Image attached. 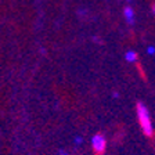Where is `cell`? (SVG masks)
Masks as SVG:
<instances>
[{
    "label": "cell",
    "mask_w": 155,
    "mask_h": 155,
    "mask_svg": "<svg viewBox=\"0 0 155 155\" xmlns=\"http://www.w3.org/2000/svg\"><path fill=\"white\" fill-rule=\"evenodd\" d=\"M136 111H137V118H139L140 126H141L144 134L147 136H152V123H151V118H150V112L147 110V107L143 103H137L136 105Z\"/></svg>",
    "instance_id": "cell-1"
},
{
    "label": "cell",
    "mask_w": 155,
    "mask_h": 155,
    "mask_svg": "<svg viewBox=\"0 0 155 155\" xmlns=\"http://www.w3.org/2000/svg\"><path fill=\"white\" fill-rule=\"evenodd\" d=\"M91 145H93V150L97 155L104 154V151H105V139H104V136L94 134L93 139H91Z\"/></svg>",
    "instance_id": "cell-2"
},
{
    "label": "cell",
    "mask_w": 155,
    "mask_h": 155,
    "mask_svg": "<svg viewBox=\"0 0 155 155\" xmlns=\"http://www.w3.org/2000/svg\"><path fill=\"white\" fill-rule=\"evenodd\" d=\"M123 15H125V18L129 25L134 24V11H133L132 7H125V8H123Z\"/></svg>",
    "instance_id": "cell-3"
},
{
    "label": "cell",
    "mask_w": 155,
    "mask_h": 155,
    "mask_svg": "<svg viewBox=\"0 0 155 155\" xmlns=\"http://www.w3.org/2000/svg\"><path fill=\"white\" fill-rule=\"evenodd\" d=\"M125 60L127 62H136L137 61V53L132 51V50H130V51H126L125 53Z\"/></svg>",
    "instance_id": "cell-4"
},
{
    "label": "cell",
    "mask_w": 155,
    "mask_h": 155,
    "mask_svg": "<svg viewBox=\"0 0 155 155\" xmlns=\"http://www.w3.org/2000/svg\"><path fill=\"white\" fill-rule=\"evenodd\" d=\"M147 53H148L150 55H155V47L154 46H148V47H147Z\"/></svg>",
    "instance_id": "cell-5"
},
{
    "label": "cell",
    "mask_w": 155,
    "mask_h": 155,
    "mask_svg": "<svg viewBox=\"0 0 155 155\" xmlns=\"http://www.w3.org/2000/svg\"><path fill=\"white\" fill-rule=\"evenodd\" d=\"M154 13H155V6H154Z\"/></svg>",
    "instance_id": "cell-6"
},
{
    "label": "cell",
    "mask_w": 155,
    "mask_h": 155,
    "mask_svg": "<svg viewBox=\"0 0 155 155\" xmlns=\"http://www.w3.org/2000/svg\"><path fill=\"white\" fill-rule=\"evenodd\" d=\"M127 2H132V0H127Z\"/></svg>",
    "instance_id": "cell-7"
}]
</instances>
